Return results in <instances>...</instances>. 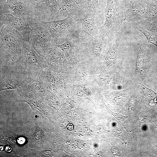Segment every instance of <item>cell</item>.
I'll return each instance as SVG.
<instances>
[{"mask_svg": "<svg viewBox=\"0 0 157 157\" xmlns=\"http://www.w3.org/2000/svg\"><path fill=\"white\" fill-rule=\"evenodd\" d=\"M25 40L17 29L9 25L0 24V64L19 63Z\"/></svg>", "mask_w": 157, "mask_h": 157, "instance_id": "obj_1", "label": "cell"}, {"mask_svg": "<svg viewBox=\"0 0 157 157\" xmlns=\"http://www.w3.org/2000/svg\"><path fill=\"white\" fill-rule=\"evenodd\" d=\"M104 10L105 20L97 27L98 34L105 42L109 43L117 39L120 27L124 21L123 8H120L117 0H106Z\"/></svg>", "mask_w": 157, "mask_h": 157, "instance_id": "obj_2", "label": "cell"}, {"mask_svg": "<svg viewBox=\"0 0 157 157\" xmlns=\"http://www.w3.org/2000/svg\"><path fill=\"white\" fill-rule=\"evenodd\" d=\"M43 22L50 30L57 45L68 39L80 38L81 24L78 19L77 14L69 15L61 20Z\"/></svg>", "mask_w": 157, "mask_h": 157, "instance_id": "obj_3", "label": "cell"}, {"mask_svg": "<svg viewBox=\"0 0 157 157\" xmlns=\"http://www.w3.org/2000/svg\"><path fill=\"white\" fill-rule=\"evenodd\" d=\"M28 22L31 29L29 42L38 53L44 57L47 51L56 46V41L43 21L28 17Z\"/></svg>", "mask_w": 157, "mask_h": 157, "instance_id": "obj_4", "label": "cell"}, {"mask_svg": "<svg viewBox=\"0 0 157 157\" xmlns=\"http://www.w3.org/2000/svg\"><path fill=\"white\" fill-rule=\"evenodd\" d=\"M19 63L25 72L32 78L40 79V75L48 67L44 58L40 56L29 41L25 40Z\"/></svg>", "mask_w": 157, "mask_h": 157, "instance_id": "obj_5", "label": "cell"}, {"mask_svg": "<svg viewBox=\"0 0 157 157\" xmlns=\"http://www.w3.org/2000/svg\"><path fill=\"white\" fill-rule=\"evenodd\" d=\"M28 75L19 63L0 64V91L22 86Z\"/></svg>", "mask_w": 157, "mask_h": 157, "instance_id": "obj_6", "label": "cell"}, {"mask_svg": "<svg viewBox=\"0 0 157 157\" xmlns=\"http://www.w3.org/2000/svg\"><path fill=\"white\" fill-rule=\"evenodd\" d=\"M96 13L80 8L78 18L81 24L80 38L83 42L88 41L98 34V28L95 22Z\"/></svg>", "mask_w": 157, "mask_h": 157, "instance_id": "obj_7", "label": "cell"}, {"mask_svg": "<svg viewBox=\"0 0 157 157\" xmlns=\"http://www.w3.org/2000/svg\"><path fill=\"white\" fill-rule=\"evenodd\" d=\"M148 2L144 0L131 1L123 8L124 21L138 22L148 18Z\"/></svg>", "mask_w": 157, "mask_h": 157, "instance_id": "obj_8", "label": "cell"}, {"mask_svg": "<svg viewBox=\"0 0 157 157\" xmlns=\"http://www.w3.org/2000/svg\"><path fill=\"white\" fill-rule=\"evenodd\" d=\"M0 24L9 25L18 30L26 41H29L31 29L28 17H17L9 13L0 14Z\"/></svg>", "mask_w": 157, "mask_h": 157, "instance_id": "obj_9", "label": "cell"}, {"mask_svg": "<svg viewBox=\"0 0 157 157\" xmlns=\"http://www.w3.org/2000/svg\"><path fill=\"white\" fill-rule=\"evenodd\" d=\"M7 6L5 13L17 17H28L35 18L30 6L20 0H6Z\"/></svg>", "mask_w": 157, "mask_h": 157, "instance_id": "obj_10", "label": "cell"}, {"mask_svg": "<svg viewBox=\"0 0 157 157\" xmlns=\"http://www.w3.org/2000/svg\"><path fill=\"white\" fill-rule=\"evenodd\" d=\"M63 52L57 46H55L47 51L44 58L48 67L51 70H60L63 67Z\"/></svg>", "mask_w": 157, "mask_h": 157, "instance_id": "obj_11", "label": "cell"}, {"mask_svg": "<svg viewBox=\"0 0 157 157\" xmlns=\"http://www.w3.org/2000/svg\"><path fill=\"white\" fill-rule=\"evenodd\" d=\"M85 42L84 45L86 46V49H88L93 56L96 57L101 54L104 44L105 42L98 34Z\"/></svg>", "mask_w": 157, "mask_h": 157, "instance_id": "obj_12", "label": "cell"}, {"mask_svg": "<svg viewBox=\"0 0 157 157\" xmlns=\"http://www.w3.org/2000/svg\"><path fill=\"white\" fill-rule=\"evenodd\" d=\"M22 86L31 92L38 95L46 94L47 91L40 79L33 78L28 75Z\"/></svg>", "mask_w": 157, "mask_h": 157, "instance_id": "obj_13", "label": "cell"}, {"mask_svg": "<svg viewBox=\"0 0 157 157\" xmlns=\"http://www.w3.org/2000/svg\"><path fill=\"white\" fill-rule=\"evenodd\" d=\"M147 56V53L146 49L144 47H140L137 54L135 66V71L137 73L143 72L144 62L146 61Z\"/></svg>", "mask_w": 157, "mask_h": 157, "instance_id": "obj_14", "label": "cell"}, {"mask_svg": "<svg viewBox=\"0 0 157 157\" xmlns=\"http://www.w3.org/2000/svg\"><path fill=\"white\" fill-rule=\"evenodd\" d=\"M109 44L108 49L105 55V59L107 62L114 64L116 60L117 53V39Z\"/></svg>", "mask_w": 157, "mask_h": 157, "instance_id": "obj_15", "label": "cell"}, {"mask_svg": "<svg viewBox=\"0 0 157 157\" xmlns=\"http://www.w3.org/2000/svg\"><path fill=\"white\" fill-rule=\"evenodd\" d=\"M99 0H85L78 6L83 9L88 10L95 12L98 6Z\"/></svg>", "mask_w": 157, "mask_h": 157, "instance_id": "obj_16", "label": "cell"}, {"mask_svg": "<svg viewBox=\"0 0 157 157\" xmlns=\"http://www.w3.org/2000/svg\"><path fill=\"white\" fill-rule=\"evenodd\" d=\"M148 18L153 20L157 19V0L148 2Z\"/></svg>", "mask_w": 157, "mask_h": 157, "instance_id": "obj_17", "label": "cell"}, {"mask_svg": "<svg viewBox=\"0 0 157 157\" xmlns=\"http://www.w3.org/2000/svg\"><path fill=\"white\" fill-rule=\"evenodd\" d=\"M138 30L144 35L148 43L157 47V34L147 31L141 27L138 28Z\"/></svg>", "mask_w": 157, "mask_h": 157, "instance_id": "obj_18", "label": "cell"}, {"mask_svg": "<svg viewBox=\"0 0 157 157\" xmlns=\"http://www.w3.org/2000/svg\"><path fill=\"white\" fill-rule=\"evenodd\" d=\"M140 87L144 94L149 99H154L157 96V94L145 87L143 84H140Z\"/></svg>", "mask_w": 157, "mask_h": 157, "instance_id": "obj_19", "label": "cell"}, {"mask_svg": "<svg viewBox=\"0 0 157 157\" xmlns=\"http://www.w3.org/2000/svg\"><path fill=\"white\" fill-rule=\"evenodd\" d=\"M153 20L152 22L141 27L147 31L157 34V19Z\"/></svg>", "mask_w": 157, "mask_h": 157, "instance_id": "obj_20", "label": "cell"}, {"mask_svg": "<svg viewBox=\"0 0 157 157\" xmlns=\"http://www.w3.org/2000/svg\"><path fill=\"white\" fill-rule=\"evenodd\" d=\"M43 133L40 129L37 130L35 132V138L37 139H40L42 138L43 136Z\"/></svg>", "mask_w": 157, "mask_h": 157, "instance_id": "obj_21", "label": "cell"}, {"mask_svg": "<svg viewBox=\"0 0 157 157\" xmlns=\"http://www.w3.org/2000/svg\"><path fill=\"white\" fill-rule=\"evenodd\" d=\"M52 155V152L49 150H45L41 153V156L43 157H51Z\"/></svg>", "mask_w": 157, "mask_h": 157, "instance_id": "obj_22", "label": "cell"}, {"mask_svg": "<svg viewBox=\"0 0 157 157\" xmlns=\"http://www.w3.org/2000/svg\"><path fill=\"white\" fill-rule=\"evenodd\" d=\"M122 130L119 128H118L117 130L116 133H115L116 136L118 137L122 138L124 137V133Z\"/></svg>", "mask_w": 157, "mask_h": 157, "instance_id": "obj_23", "label": "cell"}, {"mask_svg": "<svg viewBox=\"0 0 157 157\" xmlns=\"http://www.w3.org/2000/svg\"><path fill=\"white\" fill-rule=\"evenodd\" d=\"M26 141L25 139L23 137H20L18 138L17 141V142L20 144H24Z\"/></svg>", "mask_w": 157, "mask_h": 157, "instance_id": "obj_24", "label": "cell"}, {"mask_svg": "<svg viewBox=\"0 0 157 157\" xmlns=\"http://www.w3.org/2000/svg\"><path fill=\"white\" fill-rule=\"evenodd\" d=\"M111 151L114 155H119L118 150L117 149L114 147H112Z\"/></svg>", "mask_w": 157, "mask_h": 157, "instance_id": "obj_25", "label": "cell"}, {"mask_svg": "<svg viewBox=\"0 0 157 157\" xmlns=\"http://www.w3.org/2000/svg\"><path fill=\"white\" fill-rule=\"evenodd\" d=\"M67 128L69 130H73L74 129V126L72 124H69L67 126Z\"/></svg>", "mask_w": 157, "mask_h": 157, "instance_id": "obj_26", "label": "cell"}, {"mask_svg": "<svg viewBox=\"0 0 157 157\" xmlns=\"http://www.w3.org/2000/svg\"><path fill=\"white\" fill-rule=\"evenodd\" d=\"M85 0H74L77 5L83 2Z\"/></svg>", "mask_w": 157, "mask_h": 157, "instance_id": "obj_27", "label": "cell"}, {"mask_svg": "<svg viewBox=\"0 0 157 157\" xmlns=\"http://www.w3.org/2000/svg\"><path fill=\"white\" fill-rule=\"evenodd\" d=\"M6 150L7 152H10L12 150L10 146H7L6 147Z\"/></svg>", "mask_w": 157, "mask_h": 157, "instance_id": "obj_28", "label": "cell"}, {"mask_svg": "<svg viewBox=\"0 0 157 157\" xmlns=\"http://www.w3.org/2000/svg\"><path fill=\"white\" fill-rule=\"evenodd\" d=\"M4 147L3 146H1L0 147V150L1 151L4 150Z\"/></svg>", "mask_w": 157, "mask_h": 157, "instance_id": "obj_29", "label": "cell"}, {"mask_svg": "<svg viewBox=\"0 0 157 157\" xmlns=\"http://www.w3.org/2000/svg\"><path fill=\"white\" fill-rule=\"evenodd\" d=\"M31 0H21V1L24 3H26Z\"/></svg>", "mask_w": 157, "mask_h": 157, "instance_id": "obj_30", "label": "cell"}]
</instances>
